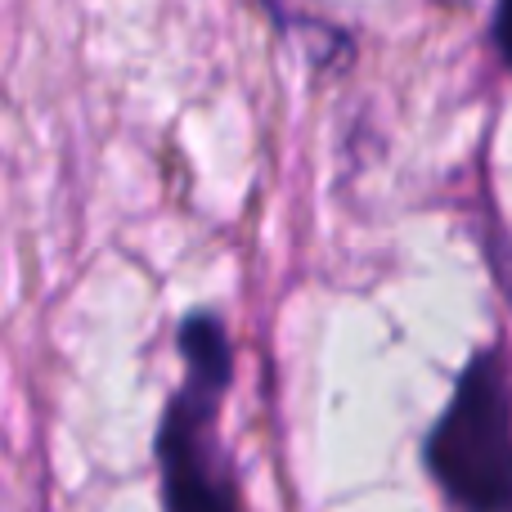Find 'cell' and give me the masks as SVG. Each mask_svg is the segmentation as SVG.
<instances>
[{"mask_svg": "<svg viewBox=\"0 0 512 512\" xmlns=\"http://www.w3.org/2000/svg\"><path fill=\"white\" fill-rule=\"evenodd\" d=\"M427 463L459 504H512V391L495 355H481L463 373L450 409L427 441Z\"/></svg>", "mask_w": 512, "mask_h": 512, "instance_id": "cell-1", "label": "cell"}, {"mask_svg": "<svg viewBox=\"0 0 512 512\" xmlns=\"http://www.w3.org/2000/svg\"><path fill=\"white\" fill-rule=\"evenodd\" d=\"M180 351L189 360V387L176 396L162 427V481L167 504L176 508H225L234 504V486L216 463L212 445V414L216 396L230 382V346L221 324L194 319L180 333Z\"/></svg>", "mask_w": 512, "mask_h": 512, "instance_id": "cell-2", "label": "cell"}, {"mask_svg": "<svg viewBox=\"0 0 512 512\" xmlns=\"http://www.w3.org/2000/svg\"><path fill=\"white\" fill-rule=\"evenodd\" d=\"M499 50H504V59L512 63V0H499Z\"/></svg>", "mask_w": 512, "mask_h": 512, "instance_id": "cell-3", "label": "cell"}]
</instances>
